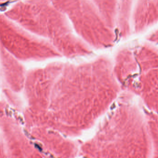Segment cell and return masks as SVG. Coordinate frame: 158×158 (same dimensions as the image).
Instances as JSON below:
<instances>
[{"label":"cell","mask_w":158,"mask_h":158,"mask_svg":"<svg viewBox=\"0 0 158 158\" xmlns=\"http://www.w3.org/2000/svg\"><path fill=\"white\" fill-rule=\"evenodd\" d=\"M0 65L2 77L6 84V88L15 93H20L26 81L25 72L21 62L1 46Z\"/></svg>","instance_id":"obj_1"},{"label":"cell","mask_w":158,"mask_h":158,"mask_svg":"<svg viewBox=\"0 0 158 158\" xmlns=\"http://www.w3.org/2000/svg\"><path fill=\"white\" fill-rule=\"evenodd\" d=\"M1 76H0V90H1Z\"/></svg>","instance_id":"obj_2"}]
</instances>
